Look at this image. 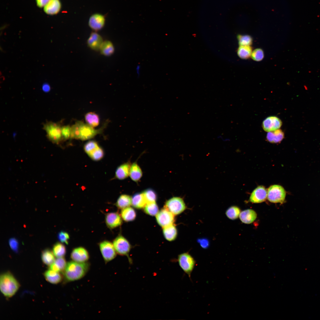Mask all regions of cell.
Instances as JSON below:
<instances>
[{
    "instance_id": "cell-1",
    "label": "cell",
    "mask_w": 320,
    "mask_h": 320,
    "mask_svg": "<svg viewBox=\"0 0 320 320\" xmlns=\"http://www.w3.org/2000/svg\"><path fill=\"white\" fill-rule=\"evenodd\" d=\"M90 266L87 262L79 263L72 260L68 262L63 272L65 281L71 282L81 279L88 272Z\"/></svg>"
},
{
    "instance_id": "cell-2",
    "label": "cell",
    "mask_w": 320,
    "mask_h": 320,
    "mask_svg": "<svg viewBox=\"0 0 320 320\" xmlns=\"http://www.w3.org/2000/svg\"><path fill=\"white\" fill-rule=\"evenodd\" d=\"M20 284L12 274L9 272L2 273L0 277V289L5 297H12L19 290Z\"/></svg>"
},
{
    "instance_id": "cell-3",
    "label": "cell",
    "mask_w": 320,
    "mask_h": 320,
    "mask_svg": "<svg viewBox=\"0 0 320 320\" xmlns=\"http://www.w3.org/2000/svg\"><path fill=\"white\" fill-rule=\"evenodd\" d=\"M61 127L59 123L47 121L44 124L43 129L48 138L52 142L58 143L62 140Z\"/></svg>"
},
{
    "instance_id": "cell-4",
    "label": "cell",
    "mask_w": 320,
    "mask_h": 320,
    "mask_svg": "<svg viewBox=\"0 0 320 320\" xmlns=\"http://www.w3.org/2000/svg\"><path fill=\"white\" fill-rule=\"evenodd\" d=\"M177 261L181 268L190 279L196 264L194 258L188 253L185 252L178 256Z\"/></svg>"
},
{
    "instance_id": "cell-5",
    "label": "cell",
    "mask_w": 320,
    "mask_h": 320,
    "mask_svg": "<svg viewBox=\"0 0 320 320\" xmlns=\"http://www.w3.org/2000/svg\"><path fill=\"white\" fill-rule=\"evenodd\" d=\"M286 195L285 190L280 185H272L268 189L267 198L271 202L282 203L284 201Z\"/></svg>"
},
{
    "instance_id": "cell-6",
    "label": "cell",
    "mask_w": 320,
    "mask_h": 320,
    "mask_svg": "<svg viewBox=\"0 0 320 320\" xmlns=\"http://www.w3.org/2000/svg\"><path fill=\"white\" fill-rule=\"evenodd\" d=\"M164 208L174 215H177L184 211L186 207L183 199L180 197H174L166 202Z\"/></svg>"
},
{
    "instance_id": "cell-7",
    "label": "cell",
    "mask_w": 320,
    "mask_h": 320,
    "mask_svg": "<svg viewBox=\"0 0 320 320\" xmlns=\"http://www.w3.org/2000/svg\"><path fill=\"white\" fill-rule=\"evenodd\" d=\"M100 249L105 263L115 258L116 252L113 243L108 240H104L99 244Z\"/></svg>"
},
{
    "instance_id": "cell-8",
    "label": "cell",
    "mask_w": 320,
    "mask_h": 320,
    "mask_svg": "<svg viewBox=\"0 0 320 320\" xmlns=\"http://www.w3.org/2000/svg\"><path fill=\"white\" fill-rule=\"evenodd\" d=\"M103 128L96 129L87 124L79 121V139L85 140L91 139L101 132Z\"/></svg>"
},
{
    "instance_id": "cell-9",
    "label": "cell",
    "mask_w": 320,
    "mask_h": 320,
    "mask_svg": "<svg viewBox=\"0 0 320 320\" xmlns=\"http://www.w3.org/2000/svg\"><path fill=\"white\" fill-rule=\"evenodd\" d=\"M117 253L122 256H128L131 248L128 241L123 236L119 235L113 242Z\"/></svg>"
},
{
    "instance_id": "cell-10",
    "label": "cell",
    "mask_w": 320,
    "mask_h": 320,
    "mask_svg": "<svg viewBox=\"0 0 320 320\" xmlns=\"http://www.w3.org/2000/svg\"><path fill=\"white\" fill-rule=\"evenodd\" d=\"M174 215L164 208L159 211L156 215L157 223L163 228L173 224L175 221Z\"/></svg>"
},
{
    "instance_id": "cell-11",
    "label": "cell",
    "mask_w": 320,
    "mask_h": 320,
    "mask_svg": "<svg viewBox=\"0 0 320 320\" xmlns=\"http://www.w3.org/2000/svg\"><path fill=\"white\" fill-rule=\"evenodd\" d=\"M70 257L73 261L79 262H87L89 258V253L84 247H80L73 249L71 254Z\"/></svg>"
},
{
    "instance_id": "cell-12",
    "label": "cell",
    "mask_w": 320,
    "mask_h": 320,
    "mask_svg": "<svg viewBox=\"0 0 320 320\" xmlns=\"http://www.w3.org/2000/svg\"><path fill=\"white\" fill-rule=\"evenodd\" d=\"M282 124L281 120L276 116H270L266 118L263 121L262 126L266 132L272 131L279 128Z\"/></svg>"
},
{
    "instance_id": "cell-13",
    "label": "cell",
    "mask_w": 320,
    "mask_h": 320,
    "mask_svg": "<svg viewBox=\"0 0 320 320\" xmlns=\"http://www.w3.org/2000/svg\"><path fill=\"white\" fill-rule=\"evenodd\" d=\"M267 197V192L265 188L260 185L255 188L252 192L249 197V201L254 203H258L265 201Z\"/></svg>"
},
{
    "instance_id": "cell-14",
    "label": "cell",
    "mask_w": 320,
    "mask_h": 320,
    "mask_svg": "<svg viewBox=\"0 0 320 320\" xmlns=\"http://www.w3.org/2000/svg\"><path fill=\"white\" fill-rule=\"evenodd\" d=\"M105 222L107 227L111 229L119 226L122 223L121 216L117 212L107 213L105 216Z\"/></svg>"
},
{
    "instance_id": "cell-15",
    "label": "cell",
    "mask_w": 320,
    "mask_h": 320,
    "mask_svg": "<svg viewBox=\"0 0 320 320\" xmlns=\"http://www.w3.org/2000/svg\"><path fill=\"white\" fill-rule=\"evenodd\" d=\"M103 41L102 37L96 31L91 33L87 43L88 47L91 49L98 51Z\"/></svg>"
},
{
    "instance_id": "cell-16",
    "label": "cell",
    "mask_w": 320,
    "mask_h": 320,
    "mask_svg": "<svg viewBox=\"0 0 320 320\" xmlns=\"http://www.w3.org/2000/svg\"><path fill=\"white\" fill-rule=\"evenodd\" d=\"M105 22V17L103 15L100 14H95L90 17L88 25L91 28L97 31L103 27Z\"/></svg>"
},
{
    "instance_id": "cell-17",
    "label": "cell",
    "mask_w": 320,
    "mask_h": 320,
    "mask_svg": "<svg viewBox=\"0 0 320 320\" xmlns=\"http://www.w3.org/2000/svg\"><path fill=\"white\" fill-rule=\"evenodd\" d=\"M44 276L47 282L52 284H57L60 283L63 278L60 272H56L50 269L45 271L44 273Z\"/></svg>"
},
{
    "instance_id": "cell-18",
    "label": "cell",
    "mask_w": 320,
    "mask_h": 320,
    "mask_svg": "<svg viewBox=\"0 0 320 320\" xmlns=\"http://www.w3.org/2000/svg\"><path fill=\"white\" fill-rule=\"evenodd\" d=\"M131 165L130 162L128 161L119 166L116 171V178L120 180H122L127 177L129 176Z\"/></svg>"
},
{
    "instance_id": "cell-19",
    "label": "cell",
    "mask_w": 320,
    "mask_h": 320,
    "mask_svg": "<svg viewBox=\"0 0 320 320\" xmlns=\"http://www.w3.org/2000/svg\"><path fill=\"white\" fill-rule=\"evenodd\" d=\"M239 217L242 223L249 224L253 223L256 219L257 215L253 209H248L241 212Z\"/></svg>"
},
{
    "instance_id": "cell-20",
    "label": "cell",
    "mask_w": 320,
    "mask_h": 320,
    "mask_svg": "<svg viewBox=\"0 0 320 320\" xmlns=\"http://www.w3.org/2000/svg\"><path fill=\"white\" fill-rule=\"evenodd\" d=\"M61 8V4L59 0H51L44 8L46 13L50 15L57 14Z\"/></svg>"
},
{
    "instance_id": "cell-21",
    "label": "cell",
    "mask_w": 320,
    "mask_h": 320,
    "mask_svg": "<svg viewBox=\"0 0 320 320\" xmlns=\"http://www.w3.org/2000/svg\"><path fill=\"white\" fill-rule=\"evenodd\" d=\"M284 137V132L279 129L268 132L266 136L267 140L272 143H279L282 140Z\"/></svg>"
},
{
    "instance_id": "cell-22",
    "label": "cell",
    "mask_w": 320,
    "mask_h": 320,
    "mask_svg": "<svg viewBox=\"0 0 320 320\" xmlns=\"http://www.w3.org/2000/svg\"><path fill=\"white\" fill-rule=\"evenodd\" d=\"M101 54L105 56L109 57L113 54L115 47L112 42L109 40L104 41L100 49Z\"/></svg>"
},
{
    "instance_id": "cell-23",
    "label": "cell",
    "mask_w": 320,
    "mask_h": 320,
    "mask_svg": "<svg viewBox=\"0 0 320 320\" xmlns=\"http://www.w3.org/2000/svg\"><path fill=\"white\" fill-rule=\"evenodd\" d=\"M147 202L143 193H138L134 194L132 198V205L137 209L143 208Z\"/></svg>"
},
{
    "instance_id": "cell-24",
    "label": "cell",
    "mask_w": 320,
    "mask_h": 320,
    "mask_svg": "<svg viewBox=\"0 0 320 320\" xmlns=\"http://www.w3.org/2000/svg\"><path fill=\"white\" fill-rule=\"evenodd\" d=\"M163 232L165 238L169 241L174 240L177 237V229L173 224L163 228Z\"/></svg>"
},
{
    "instance_id": "cell-25",
    "label": "cell",
    "mask_w": 320,
    "mask_h": 320,
    "mask_svg": "<svg viewBox=\"0 0 320 320\" xmlns=\"http://www.w3.org/2000/svg\"><path fill=\"white\" fill-rule=\"evenodd\" d=\"M142 175V170L136 162L131 164L129 176L132 180L135 182H138L141 178Z\"/></svg>"
},
{
    "instance_id": "cell-26",
    "label": "cell",
    "mask_w": 320,
    "mask_h": 320,
    "mask_svg": "<svg viewBox=\"0 0 320 320\" xmlns=\"http://www.w3.org/2000/svg\"><path fill=\"white\" fill-rule=\"evenodd\" d=\"M132 198L129 195L122 194L117 199L116 205L118 208L121 209L129 207L132 205Z\"/></svg>"
},
{
    "instance_id": "cell-27",
    "label": "cell",
    "mask_w": 320,
    "mask_h": 320,
    "mask_svg": "<svg viewBox=\"0 0 320 320\" xmlns=\"http://www.w3.org/2000/svg\"><path fill=\"white\" fill-rule=\"evenodd\" d=\"M121 216L123 220L126 222L134 220L136 217V213L135 210L129 207L122 209Z\"/></svg>"
},
{
    "instance_id": "cell-28",
    "label": "cell",
    "mask_w": 320,
    "mask_h": 320,
    "mask_svg": "<svg viewBox=\"0 0 320 320\" xmlns=\"http://www.w3.org/2000/svg\"><path fill=\"white\" fill-rule=\"evenodd\" d=\"M67 263L64 257H57L50 268L52 270L59 272L64 271Z\"/></svg>"
},
{
    "instance_id": "cell-29",
    "label": "cell",
    "mask_w": 320,
    "mask_h": 320,
    "mask_svg": "<svg viewBox=\"0 0 320 320\" xmlns=\"http://www.w3.org/2000/svg\"><path fill=\"white\" fill-rule=\"evenodd\" d=\"M55 257L52 251L49 249H44L41 254V259L43 263L49 266L54 262L55 259Z\"/></svg>"
},
{
    "instance_id": "cell-30",
    "label": "cell",
    "mask_w": 320,
    "mask_h": 320,
    "mask_svg": "<svg viewBox=\"0 0 320 320\" xmlns=\"http://www.w3.org/2000/svg\"><path fill=\"white\" fill-rule=\"evenodd\" d=\"M85 119L87 124L92 127H96L99 124V116L94 112H89L87 113L85 115Z\"/></svg>"
},
{
    "instance_id": "cell-31",
    "label": "cell",
    "mask_w": 320,
    "mask_h": 320,
    "mask_svg": "<svg viewBox=\"0 0 320 320\" xmlns=\"http://www.w3.org/2000/svg\"><path fill=\"white\" fill-rule=\"evenodd\" d=\"M52 252L57 257H64L66 253V247L62 243L57 242L53 246Z\"/></svg>"
},
{
    "instance_id": "cell-32",
    "label": "cell",
    "mask_w": 320,
    "mask_h": 320,
    "mask_svg": "<svg viewBox=\"0 0 320 320\" xmlns=\"http://www.w3.org/2000/svg\"><path fill=\"white\" fill-rule=\"evenodd\" d=\"M252 52V48L250 46H240L237 50L238 55L243 59L249 58Z\"/></svg>"
},
{
    "instance_id": "cell-33",
    "label": "cell",
    "mask_w": 320,
    "mask_h": 320,
    "mask_svg": "<svg viewBox=\"0 0 320 320\" xmlns=\"http://www.w3.org/2000/svg\"><path fill=\"white\" fill-rule=\"evenodd\" d=\"M143 208L146 213L152 216H156L159 211L156 202L147 203Z\"/></svg>"
},
{
    "instance_id": "cell-34",
    "label": "cell",
    "mask_w": 320,
    "mask_h": 320,
    "mask_svg": "<svg viewBox=\"0 0 320 320\" xmlns=\"http://www.w3.org/2000/svg\"><path fill=\"white\" fill-rule=\"evenodd\" d=\"M240 212L241 210L239 207L236 206H232L227 209L225 214L228 218L234 220L238 218Z\"/></svg>"
},
{
    "instance_id": "cell-35",
    "label": "cell",
    "mask_w": 320,
    "mask_h": 320,
    "mask_svg": "<svg viewBox=\"0 0 320 320\" xmlns=\"http://www.w3.org/2000/svg\"><path fill=\"white\" fill-rule=\"evenodd\" d=\"M143 193L147 203L156 201L157 196L156 193L154 190L148 188L145 190Z\"/></svg>"
},
{
    "instance_id": "cell-36",
    "label": "cell",
    "mask_w": 320,
    "mask_h": 320,
    "mask_svg": "<svg viewBox=\"0 0 320 320\" xmlns=\"http://www.w3.org/2000/svg\"><path fill=\"white\" fill-rule=\"evenodd\" d=\"M99 146L97 142L90 140L85 144L84 148L85 152L89 156Z\"/></svg>"
},
{
    "instance_id": "cell-37",
    "label": "cell",
    "mask_w": 320,
    "mask_h": 320,
    "mask_svg": "<svg viewBox=\"0 0 320 320\" xmlns=\"http://www.w3.org/2000/svg\"><path fill=\"white\" fill-rule=\"evenodd\" d=\"M237 37L240 46H250L252 44V38L249 35H239Z\"/></svg>"
},
{
    "instance_id": "cell-38",
    "label": "cell",
    "mask_w": 320,
    "mask_h": 320,
    "mask_svg": "<svg viewBox=\"0 0 320 320\" xmlns=\"http://www.w3.org/2000/svg\"><path fill=\"white\" fill-rule=\"evenodd\" d=\"M104 155V152L103 149L99 146L89 156L93 160L97 161L101 159Z\"/></svg>"
},
{
    "instance_id": "cell-39",
    "label": "cell",
    "mask_w": 320,
    "mask_h": 320,
    "mask_svg": "<svg viewBox=\"0 0 320 320\" xmlns=\"http://www.w3.org/2000/svg\"><path fill=\"white\" fill-rule=\"evenodd\" d=\"M264 52L263 50L259 48L257 49L252 52L251 57L252 59L256 61H260L264 57Z\"/></svg>"
},
{
    "instance_id": "cell-40",
    "label": "cell",
    "mask_w": 320,
    "mask_h": 320,
    "mask_svg": "<svg viewBox=\"0 0 320 320\" xmlns=\"http://www.w3.org/2000/svg\"><path fill=\"white\" fill-rule=\"evenodd\" d=\"M71 127L69 125L61 127V131L62 140H66L70 138Z\"/></svg>"
},
{
    "instance_id": "cell-41",
    "label": "cell",
    "mask_w": 320,
    "mask_h": 320,
    "mask_svg": "<svg viewBox=\"0 0 320 320\" xmlns=\"http://www.w3.org/2000/svg\"><path fill=\"white\" fill-rule=\"evenodd\" d=\"M57 237L61 243L68 244L70 236L68 233L61 231L58 234Z\"/></svg>"
},
{
    "instance_id": "cell-42",
    "label": "cell",
    "mask_w": 320,
    "mask_h": 320,
    "mask_svg": "<svg viewBox=\"0 0 320 320\" xmlns=\"http://www.w3.org/2000/svg\"><path fill=\"white\" fill-rule=\"evenodd\" d=\"M9 244L11 249L17 252L18 251L19 243L17 240L14 238H12L9 240Z\"/></svg>"
},
{
    "instance_id": "cell-43",
    "label": "cell",
    "mask_w": 320,
    "mask_h": 320,
    "mask_svg": "<svg viewBox=\"0 0 320 320\" xmlns=\"http://www.w3.org/2000/svg\"><path fill=\"white\" fill-rule=\"evenodd\" d=\"M201 247L204 249L207 248L209 245V240L203 238L199 239L198 240Z\"/></svg>"
},
{
    "instance_id": "cell-44",
    "label": "cell",
    "mask_w": 320,
    "mask_h": 320,
    "mask_svg": "<svg viewBox=\"0 0 320 320\" xmlns=\"http://www.w3.org/2000/svg\"><path fill=\"white\" fill-rule=\"evenodd\" d=\"M51 0H36L37 5L39 7H42L47 5Z\"/></svg>"
},
{
    "instance_id": "cell-45",
    "label": "cell",
    "mask_w": 320,
    "mask_h": 320,
    "mask_svg": "<svg viewBox=\"0 0 320 320\" xmlns=\"http://www.w3.org/2000/svg\"><path fill=\"white\" fill-rule=\"evenodd\" d=\"M42 90L45 92H49L50 89V87L47 83H44L42 86Z\"/></svg>"
}]
</instances>
